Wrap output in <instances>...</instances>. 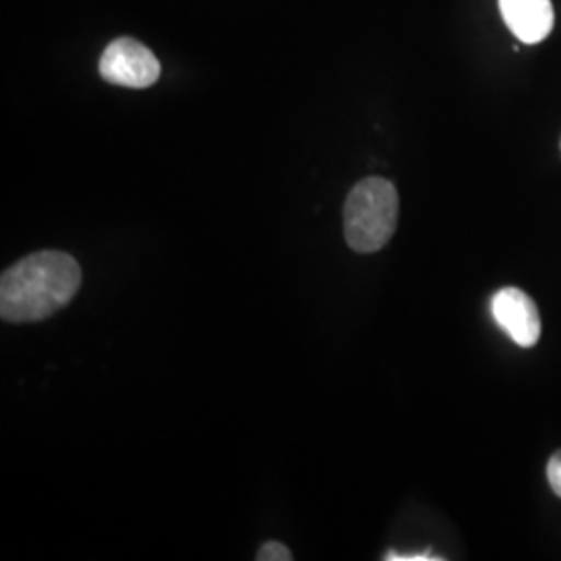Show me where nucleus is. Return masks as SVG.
<instances>
[{"label":"nucleus","mask_w":561,"mask_h":561,"mask_svg":"<svg viewBox=\"0 0 561 561\" xmlns=\"http://www.w3.org/2000/svg\"><path fill=\"white\" fill-rule=\"evenodd\" d=\"M80 285V264L71 254L59 250L34 252L2 273V321H44L73 300Z\"/></svg>","instance_id":"obj_1"},{"label":"nucleus","mask_w":561,"mask_h":561,"mask_svg":"<svg viewBox=\"0 0 561 561\" xmlns=\"http://www.w3.org/2000/svg\"><path fill=\"white\" fill-rule=\"evenodd\" d=\"M400 196L391 181L366 178L354 185L343 208L347 245L358 254L379 252L398 227Z\"/></svg>","instance_id":"obj_2"},{"label":"nucleus","mask_w":561,"mask_h":561,"mask_svg":"<svg viewBox=\"0 0 561 561\" xmlns=\"http://www.w3.org/2000/svg\"><path fill=\"white\" fill-rule=\"evenodd\" d=\"M102 80L123 88H150L161 78V62L154 53L134 38H117L102 53Z\"/></svg>","instance_id":"obj_3"},{"label":"nucleus","mask_w":561,"mask_h":561,"mask_svg":"<svg viewBox=\"0 0 561 561\" xmlns=\"http://www.w3.org/2000/svg\"><path fill=\"white\" fill-rule=\"evenodd\" d=\"M491 314L510 340L533 347L541 337V314L537 304L518 287H503L491 300Z\"/></svg>","instance_id":"obj_4"},{"label":"nucleus","mask_w":561,"mask_h":561,"mask_svg":"<svg viewBox=\"0 0 561 561\" xmlns=\"http://www.w3.org/2000/svg\"><path fill=\"white\" fill-rule=\"evenodd\" d=\"M505 25L526 44L545 41L556 23L551 0H500Z\"/></svg>","instance_id":"obj_5"},{"label":"nucleus","mask_w":561,"mask_h":561,"mask_svg":"<svg viewBox=\"0 0 561 561\" xmlns=\"http://www.w3.org/2000/svg\"><path fill=\"white\" fill-rule=\"evenodd\" d=\"M256 560L289 561L294 560V556H291V551H289L285 545H280V542L277 541H268L262 545L261 551H259V556H256Z\"/></svg>","instance_id":"obj_6"},{"label":"nucleus","mask_w":561,"mask_h":561,"mask_svg":"<svg viewBox=\"0 0 561 561\" xmlns=\"http://www.w3.org/2000/svg\"><path fill=\"white\" fill-rule=\"evenodd\" d=\"M547 479H549V484H551L553 493L561 500V449L549 458V463H547Z\"/></svg>","instance_id":"obj_7"},{"label":"nucleus","mask_w":561,"mask_h":561,"mask_svg":"<svg viewBox=\"0 0 561 561\" xmlns=\"http://www.w3.org/2000/svg\"><path fill=\"white\" fill-rule=\"evenodd\" d=\"M385 560H393V561H433L439 560V558H433V556H396V553H391V556H387Z\"/></svg>","instance_id":"obj_8"}]
</instances>
